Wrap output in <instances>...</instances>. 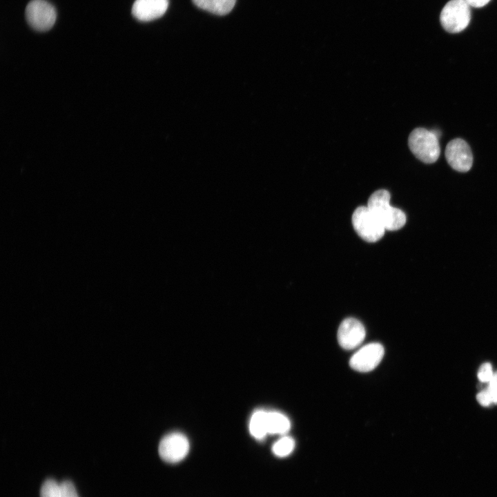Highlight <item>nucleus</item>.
Listing matches in <instances>:
<instances>
[{"mask_svg": "<svg viewBox=\"0 0 497 497\" xmlns=\"http://www.w3.org/2000/svg\"><path fill=\"white\" fill-rule=\"evenodd\" d=\"M390 194L384 189L378 190L369 197L367 207L381 222L385 230L396 231L406 223V215L400 209L390 205Z\"/></svg>", "mask_w": 497, "mask_h": 497, "instance_id": "obj_1", "label": "nucleus"}, {"mask_svg": "<svg viewBox=\"0 0 497 497\" xmlns=\"http://www.w3.org/2000/svg\"><path fill=\"white\" fill-rule=\"evenodd\" d=\"M251 434L256 439H263L268 433L267 412L259 410L251 416L249 423Z\"/></svg>", "mask_w": 497, "mask_h": 497, "instance_id": "obj_13", "label": "nucleus"}, {"mask_svg": "<svg viewBox=\"0 0 497 497\" xmlns=\"http://www.w3.org/2000/svg\"><path fill=\"white\" fill-rule=\"evenodd\" d=\"M40 497H61L60 484L53 479H47L41 485Z\"/></svg>", "mask_w": 497, "mask_h": 497, "instance_id": "obj_15", "label": "nucleus"}, {"mask_svg": "<svg viewBox=\"0 0 497 497\" xmlns=\"http://www.w3.org/2000/svg\"><path fill=\"white\" fill-rule=\"evenodd\" d=\"M352 224L358 235L368 242H377L384 234L385 228L367 206L354 211Z\"/></svg>", "mask_w": 497, "mask_h": 497, "instance_id": "obj_4", "label": "nucleus"}, {"mask_svg": "<svg viewBox=\"0 0 497 497\" xmlns=\"http://www.w3.org/2000/svg\"><path fill=\"white\" fill-rule=\"evenodd\" d=\"M471 19L469 4L466 0H450L442 8L440 21L443 28L450 33L462 31Z\"/></svg>", "mask_w": 497, "mask_h": 497, "instance_id": "obj_3", "label": "nucleus"}, {"mask_svg": "<svg viewBox=\"0 0 497 497\" xmlns=\"http://www.w3.org/2000/svg\"><path fill=\"white\" fill-rule=\"evenodd\" d=\"M290 427V421L286 416L277 411L267 412L268 433L284 434Z\"/></svg>", "mask_w": 497, "mask_h": 497, "instance_id": "obj_12", "label": "nucleus"}, {"mask_svg": "<svg viewBox=\"0 0 497 497\" xmlns=\"http://www.w3.org/2000/svg\"><path fill=\"white\" fill-rule=\"evenodd\" d=\"M445 157L451 167L459 172L469 171L473 164V155L470 147L461 138L454 139L447 144Z\"/></svg>", "mask_w": 497, "mask_h": 497, "instance_id": "obj_7", "label": "nucleus"}, {"mask_svg": "<svg viewBox=\"0 0 497 497\" xmlns=\"http://www.w3.org/2000/svg\"><path fill=\"white\" fill-rule=\"evenodd\" d=\"M408 144L416 157L424 163H434L440 156L438 137L432 130L415 128L409 136Z\"/></svg>", "mask_w": 497, "mask_h": 497, "instance_id": "obj_2", "label": "nucleus"}, {"mask_svg": "<svg viewBox=\"0 0 497 497\" xmlns=\"http://www.w3.org/2000/svg\"><path fill=\"white\" fill-rule=\"evenodd\" d=\"M294 447V440L289 436H283L273 444L272 451L275 456L282 458L289 456Z\"/></svg>", "mask_w": 497, "mask_h": 497, "instance_id": "obj_14", "label": "nucleus"}, {"mask_svg": "<svg viewBox=\"0 0 497 497\" xmlns=\"http://www.w3.org/2000/svg\"><path fill=\"white\" fill-rule=\"evenodd\" d=\"M476 398L478 402L485 407L488 406L492 402L491 397L487 389L479 392L477 394Z\"/></svg>", "mask_w": 497, "mask_h": 497, "instance_id": "obj_18", "label": "nucleus"}, {"mask_svg": "<svg viewBox=\"0 0 497 497\" xmlns=\"http://www.w3.org/2000/svg\"><path fill=\"white\" fill-rule=\"evenodd\" d=\"M384 353V350L382 344L379 343L368 344L352 355L349 364L355 371H370L381 362Z\"/></svg>", "mask_w": 497, "mask_h": 497, "instance_id": "obj_8", "label": "nucleus"}, {"mask_svg": "<svg viewBox=\"0 0 497 497\" xmlns=\"http://www.w3.org/2000/svg\"><path fill=\"white\" fill-rule=\"evenodd\" d=\"M189 442L181 433H171L165 436L160 441L158 451L165 462L176 463L182 460L188 454Z\"/></svg>", "mask_w": 497, "mask_h": 497, "instance_id": "obj_6", "label": "nucleus"}, {"mask_svg": "<svg viewBox=\"0 0 497 497\" xmlns=\"http://www.w3.org/2000/svg\"><path fill=\"white\" fill-rule=\"evenodd\" d=\"M198 8L211 13L224 15L233 8L236 0H192Z\"/></svg>", "mask_w": 497, "mask_h": 497, "instance_id": "obj_11", "label": "nucleus"}, {"mask_svg": "<svg viewBox=\"0 0 497 497\" xmlns=\"http://www.w3.org/2000/svg\"><path fill=\"white\" fill-rule=\"evenodd\" d=\"M488 387L492 390L497 391V372L493 374V376L489 382Z\"/></svg>", "mask_w": 497, "mask_h": 497, "instance_id": "obj_20", "label": "nucleus"}, {"mask_svg": "<svg viewBox=\"0 0 497 497\" xmlns=\"http://www.w3.org/2000/svg\"><path fill=\"white\" fill-rule=\"evenodd\" d=\"M491 0H466L470 6L481 8L487 5Z\"/></svg>", "mask_w": 497, "mask_h": 497, "instance_id": "obj_19", "label": "nucleus"}, {"mask_svg": "<svg viewBox=\"0 0 497 497\" xmlns=\"http://www.w3.org/2000/svg\"><path fill=\"white\" fill-rule=\"evenodd\" d=\"M168 6V0H135L132 14L139 21H149L162 17Z\"/></svg>", "mask_w": 497, "mask_h": 497, "instance_id": "obj_10", "label": "nucleus"}, {"mask_svg": "<svg viewBox=\"0 0 497 497\" xmlns=\"http://www.w3.org/2000/svg\"><path fill=\"white\" fill-rule=\"evenodd\" d=\"M365 334V329L359 320L348 318L340 324L338 340L343 349L350 350L356 348L363 342Z\"/></svg>", "mask_w": 497, "mask_h": 497, "instance_id": "obj_9", "label": "nucleus"}, {"mask_svg": "<svg viewBox=\"0 0 497 497\" xmlns=\"http://www.w3.org/2000/svg\"><path fill=\"white\" fill-rule=\"evenodd\" d=\"M61 497H79L73 483L69 480L60 483Z\"/></svg>", "mask_w": 497, "mask_h": 497, "instance_id": "obj_16", "label": "nucleus"}, {"mask_svg": "<svg viewBox=\"0 0 497 497\" xmlns=\"http://www.w3.org/2000/svg\"><path fill=\"white\" fill-rule=\"evenodd\" d=\"M26 17L32 28L46 31L53 26L57 14L55 8L47 1L32 0L26 6Z\"/></svg>", "mask_w": 497, "mask_h": 497, "instance_id": "obj_5", "label": "nucleus"}, {"mask_svg": "<svg viewBox=\"0 0 497 497\" xmlns=\"http://www.w3.org/2000/svg\"><path fill=\"white\" fill-rule=\"evenodd\" d=\"M493 376L491 366L489 363H484L480 367L478 372V377L482 382H489Z\"/></svg>", "mask_w": 497, "mask_h": 497, "instance_id": "obj_17", "label": "nucleus"}]
</instances>
